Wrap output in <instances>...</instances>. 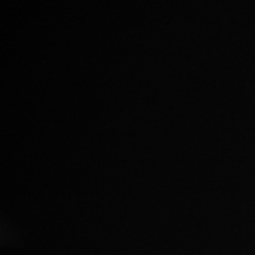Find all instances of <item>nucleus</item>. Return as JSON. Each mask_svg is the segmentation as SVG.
<instances>
[]
</instances>
